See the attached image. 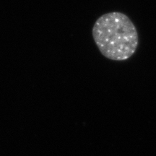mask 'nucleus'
I'll return each instance as SVG.
<instances>
[{
    "label": "nucleus",
    "instance_id": "obj_1",
    "mask_svg": "<svg viewBox=\"0 0 156 156\" xmlns=\"http://www.w3.org/2000/svg\"><path fill=\"white\" fill-rule=\"evenodd\" d=\"M92 34L101 54L114 61L129 58L135 53L139 44L135 25L120 12H112L98 17Z\"/></svg>",
    "mask_w": 156,
    "mask_h": 156
}]
</instances>
